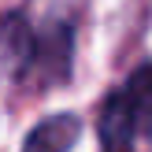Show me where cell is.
<instances>
[{
	"mask_svg": "<svg viewBox=\"0 0 152 152\" xmlns=\"http://www.w3.org/2000/svg\"><path fill=\"white\" fill-rule=\"evenodd\" d=\"M37 56V34L22 11H7L0 19V74L19 78Z\"/></svg>",
	"mask_w": 152,
	"mask_h": 152,
	"instance_id": "obj_1",
	"label": "cell"
},
{
	"mask_svg": "<svg viewBox=\"0 0 152 152\" xmlns=\"http://www.w3.org/2000/svg\"><path fill=\"white\" fill-rule=\"evenodd\" d=\"M137 130V111H134L126 89L108 93L100 104V115H96V134H100V145L108 152H126Z\"/></svg>",
	"mask_w": 152,
	"mask_h": 152,
	"instance_id": "obj_2",
	"label": "cell"
},
{
	"mask_svg": "<svg viewBox=\"0 0 152 152\" xmlns=\"http://www.w3.org/2000/svg\"><path fill=\"white\" fill-rule=\"evenodd\" d=\"M71 56H74V30L67 22H52L41 37H37V56L34 63L48 82H63L71 74Z\"/></svg>",
	"mask_w": 152,
	"mask_h": 152,
	"instance_id": "obj_3",
	"label": "cell"
},
{
	"mask_svg": "<svg viewBox=\"0 0 152 152\" xmlns=\"http://www.w3.org/2000/svg\"><path fill=\"white\" fill-rule=\"evenodd\" d=\"M78 134H82L78 115H48L26 134L22 152H71Z\"/></svg>",
	"mask_w": 152,
	"mask_h": 152,
	"instance_id": "obj_4",
	"label": "cell"
},
{
	"mask_svg": "<svg viewBox=\"0 0 152 152\" xmlns=\"http://www.w3.org/2000/svg\"><path fill=\"white\" fill-rule=\"evenodd\" d=\"M126 96H130L134 111H137V123H145L152 130V63H141L137 71L126 82Z\"/></svg>",
	"mask_w": 152,
	"mask_h": 152,
	"instance_id": "obj_5",
	"label": "cell"
}]
</instances>
